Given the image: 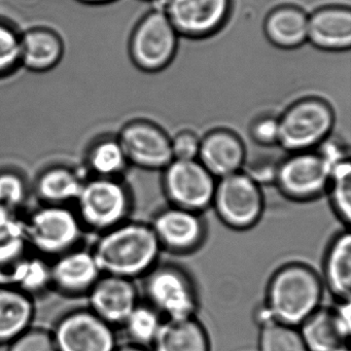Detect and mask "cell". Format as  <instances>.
Listing matches in <instances>:
<instances>
[{
  "label": "cell",
  "mask_w": 351,
  "mask_h": 351,
  "mask_svg": "<svg viewBox=\"0 0 351 351\" xmlns=\"http://www.w3.org/2000/svg\"><path fill=\"white\" fill-rule=\"evenodd\" d=\"M90 310L112 326H122L138 305V291L131 279L102 274L88 293Z\"/></svg>",
  "instance_id": "obj_16"
},
{
  "label": "cell",
  "mask_w": 351,
  "mask_h": 351,
  "mask_svg": "<svg viewBox=\"0 0 351 351\" xmlns=\"http://www.w3.org/2000/svg\"><path fill=\"white\" fill-rule=\"evenodd\" d=\"M198 161L215 178L241 171L246 163V149L241 139L231 131H210L200 141Z\"/></svg>",
  "instance_id": "obj_18"
},
{
  "label": "cell",
  "mask_w": 351,
  "mask_h": 351,
  "mask_svg": "<svg viewBox=\"0 0 351 351\" xmlns=\"http://www.w3.org/2000/svg\"><path fill=\"white\" fill-rule=\"evenodd\" d=\"M114 351H149L147 347L141 346V345L132 344L129 343L127 345H123L121 347H117Z\"/></svg>",
  "instance_id": "obj_38"
},
{
  "label": "cell",
  "mask_w": 351,
  "mask_h": 351,
  "mask_svg": "<svg viewBox=\"0 0 351 351\" xmlns=\"http://www.w3.org/2000/svg\"><path fill=\"white\" fill-rule=\"evenodd\" d=\"M180 34L162 9H156L141 18L135 25L129 54L135 66L145 73H158L173 61Z\"/></svg>",
  "instance_id": "obj_6"
},
{
  "label": "cell",
  "mask_w": 351,
  "mask_h": 351,
  "mask_svg": "<svg viewBox=\"0 0 351 351\" xmlns=\"http://www.w3.org/2000/svg\"><path fill=\"white\" fill-rule=\"evenodd\" d=\"M28 245L44 256H54L75 250L84 227L77 213L67 205L45 204L24 221Z\"/></svg>",
  "instance_id": "obj_5"
},
{
  "label": "cell",
  "mask_w": 351,
  "mask_h": 351,
  "mask_svg": "<svg viewBox=\"0 0 351 351\" xmlns=\"http://www.w3.org/2000/svg\"><path fill=\"white\" fill-rule=\"evenodd\" d=\"M152 346L153 351H210L208 335L195 316L164 319Z\"/></svg>",
  "instance_id": "obj_22"
},
{
  "label": "cell",
  "mask_w": 351,
  "mask_h": 351,
  "mask_svg": "<svg viewBox=\"0 0 351 351\" xmlns=\"http://www.w3.org/2000/svg\"><path fill=\"white\" fill-rule=\"evenodd\" d=\"M27 198V188L20 174L14 171L0 172V207L15 211Z\"/></svg>",
  "instance_id": "obj_32"
},
{
  "label": "cell",
  "mask_w": 351,
  "mask_h": 351,
  "mask_svg": "<svg viewBox=\"0 0 351 351\" xmlns=\"http://www.w3.org/2000/svg\"><path fill=\"white\" fill-rule=\"evenodd\" d=\"M151 227L162 250L176 254L194 252L206 233L200 213L172 205L156 215Z\"/></svg>",
  "instance_id": "obj_14"
},
{
  "label": "cell",
  "mask_w": 351,
  "mask_h": 351,
  "mask_svg": "<svg viewBox=\"0 0 351 351\" xmlns=\"http://www.w3.org/2000/svg\"><path fill=\"white\" fill-rule=\"evenodd\" d=\"M19 237H25L24 221L18 219L15 211L0 207V246Z\"/></svg>",
  "instance_id": "obj_36"
},
{
  "label": "cell",
  "mask_w": 351,
  "mask_h": 351,
  "mask_svg": "<svg viewBox=\"0 0 351 351\" xmlns=\"http://www.w3.org/2000/svg\"><path fill=\"white\" fill-rule=\"evenodd\" d=\"M21 32L11 22L0 18V80L7 79L21 69Z\"/></svg>",
  "instance_id": "obj_31"
},
{
  "label": "cell",
  "mask_w": 351,
  "mask_h": 351,
  "mask_svg": "<svg viewBox=\"0 0 351 351\" xmlns=\"http://www.w3.org/2000/svg\"><path fill=\"white\" fill-rule=\"evenodd\" d=\"M265 34L279 49L293 50L308 42V15L299 8H275L265 20Z\"/></svg>",
  "instance_id": "obj_21"
},
{
  "label": "cell",
  "mask_w": 351,
  "mask_h": 351,
  "mask_svg": "<svg viewBox=\"0 0 351 351\" xmlns=\"http://www.w3.org/2000/svg\"><path fill=\"white\" fill-rule=\"evenodd\" d=\"M162 10L180 36L201 40L226 25L232 0H164Z\"/></svg>",
  "instance_id": "obj_11"
},
{
  "label": "cell",
  "mask_w": 351,
  "mask_h": 351,
  "mask_svg": "<svg viewBox=\"0 0 351 351\" xmlns=\"http://www.w3.org/2000/svg\"><path fill=\"white\" fill-rule=\"evenodd\" d=\"M324 280L338 301H348L351 295V236L344 232L332 240L324 260Z\"/></svg>",
  "instance_id": "obj_24"
},
{
  "label": "cell",
  "mask_w": 351,
  "mask_h": 351,
  "mask_svg": "<svg viewBox=\"0 0 351 351\" xmlns=\"http://www.w3.org/2000/svg\"><path fill=\"white\" fill-rule=\"evenodd\" d=\"M119 141L129 164L147 170H164L172 161L171 138L163 129L145 120L127 123Z\"/></svg>",
  "instance_id": "obj_13"
},
{
  "label": "cell",
  "mask_w": 351,
  "mask_h": 351,
  "mask_svg": "<svg viewBox=\"0 0 351 351\" xmlns=\"http://www.w3.org/2000/svg\"><path fill=\"white\" fill-rule=\"evenodd\" d=\"M58 351H114V326L90 309L65 314L52 332Z\"/></svg>",
  "instance_id": "obj_12"
},
{
  "label": "cell",
  "mask_w": 351,
  "mask_h": 351,
  "mask_svg": "<svg viewBox=\"0 0 351 351\" xmlns=\"http://www.w3.org/2000/svg\"><path fill=\"white\" fill-rule=\"evenodd\" d=\"M164 318L147 303H141L122 324L130 343L147 347L155 340Z\"/></svg>",
  "instance_id": "obj_28"
},
{
  "label": "cell",
  "mask_w": 351,
  "mask_h": 351,
  "mask_svg": "<svg viewBox=\"0 0 351 351\" xmlns=\"http://www.w3.org/2000/svg\"><path fill=\"white\" fill-rule=\"evenodd\" d=\"M75 203L84 229L104 233L127 221L131 196L119 178H94L84 182Z\"/></svg>",
  "instance_id": "obj_4"
},
{
  "label": "cell",
  "mask_w": 351,
  "mask_h": 351,
  "mask_svg": "<svg viewBox=\"0 0 351 351\" xmlns=\"http://www.w3.org/2000/svg\"><path fill=\"white\" fill-rule=\"evenodd\" d=\"M308 42L328 52H342L351 47V12L349 8H322L308 16Z\"/></svg>",
  "instance_id": "obj_20"
},
{
  "label": "cell",
  "mask_w": 351,
  "mask_h": 351,
  "mask_svg": "<svg viewBox=\"0 0 351 351\" xmlns=\"http://www.w3.org/2000/svg\"><path fill=\"white\" fill-rule=\"evenodd\" d=\"M101 275L93 252L77 248L61 254L51 265L52 287L73 297L88 295Z\"/></svg>",
  "instance_id": "obj_17"
},
{
  "label": "cell",
  "mask_w": 351,
  "mask_h": 351,
  "mask_svg": "<svg viewBox=\"0 0 351 351\" xmlns=\"http://www.w3.org/2000/svg\"><path fill=\"white\" fill-rule=\"evenodd\" d=\"M34 317V298L13 285H0V344L28 330Z\"/></svg>",
  "instance_id": "obj_23"
},
{
  "label": "cell",
  "mask_w": 351,
  "mask_h": 351,
  "mask_svg": "<svg viewBox=\"0 0 351 351\" xmlns=\"http://www.w3.org/2000/svg\"><path fill=\"white\" fill-rule=\"evenodd\" d=\"M330 201L337 215L348 225L351 219V163L345 159L330 167Z\"/></svg>",
  "instance_id": "obj_30"
},
{
  "label": "cell",
  "mask_w": 351,
  "mask_h": 351,
  "mask_svg": "<svg viewBox=\"0 0 351 351\" xmlns=\"http://www.w3.org/2000/svg\"><path fill=\"white\" fill-rule=\"evenodd\" d=\"M86 163L94 178H119L129 162L117 136H104L93 141L87 151Z\"/></svg>",
  "instance_id": "obj_26"
},
{
  "label": "cell",
  "mask_w": 351,
  "mask_h": 351,
  "mask_svg": "<svg viewBox=\"0 0 351 351\" xmlns=\"http://www.w3.org/2000/svg\"><path fill=\"white\" fill-rule=\"evenodd\" d=\"M308 351H339L348 345L351 330V305L339 301L336 308H319L299 326Z\"/></svg>",
  "instance_id": "obj_15"
},
{
  "label": "cell",
  "mask_w": 351,
  "mask_h": 351,
  "mask_svg": "<svg viewBox=\"0 0 351 351\" xmlns=\"http://www.w3.org/2000/svg\"><path fill=\"white\" fill-rule=\"evenodd\" d=\"M147 303L164 319L195 316L198 308L196 287L186 271L174 265H156L145 275Z\"/></svg>",
  "instance_id": "obj_7"
},
{
  "label": "cell",
  "mask_w": 351,
  "mask_h": 351,
  "mask_svg": "<svg viewBox=\"0 0 351 351\" xmlns=\"http://www.w3.org/2000/svg\"><path fill=\"white\" fill-rule=\"evenodd\" d=\"M322 299V283L309 267L291 264L279 269L269 282L266 306L276 322L299 328Z\"/></svg>",
  "instance_id": "obj_2"
},
{
  "label": "cell",
  "mask_w": 351,
  "mask_h": 351,
  "mask_svg": "<svg viewBox=\"0 0 351 351\" xmlns=\"http://www.w3.org/2000/svg\"><path fill=\"white\" fill-rule=\"evenodd\" d=\"M161 250L151 225L126 221L101 233L92 252L102 274L133 280L157 265Z\"/></svg>",
  "instance_id": "obj_1"
},
{
  "label": "cell",
  "mask_w": 351,
  "mask_h": 351,
  "mask_svg": "<svg viewBox=\"0 0 351 351\" xmlns=\"http://www.w3.org/2000/svg\"><path fill=\"white\" fill-rule=\"evenodd\" d=\"M278 123L279 147L291 153L312 151L330 137L335 112L320 98H304L291 104Z\"/></svg>",
  "instance_id": "obj_3"
},
{
  "label": "cell",
  "mask_w": 351,
  "mask_h": 351,
  "mask_svg": "<svg viewBox=\"0 0 351 351\" xmlns=\"http://www.w3.org/2000/svg\"><path fill=\"white\" fill-rule=\"evenodd\" d=\"M330 167L317 151L299 152L279 162L276 182L279 190L293 200L317 198L328 188Z\"/></svg>",
  "instance_id": "obj_10"
},
{
  "label": "cell",
  "mask_w": 351,
  "mask_h": 351,
  "mask_svg": "<svg viewBox=\"0 0 351 351\" xmlns=\"http://www.w3.org/2000/svg\"><path fill=\"white\" fill-rule=\"evenodd\" d=\"M64 55V40L53 28L34 26L21 32V69L32 73H50L62 62Z\"/></svg>",
  "instance_id": "obj_19"
},
{
  "label": "cell",
  "mask_w": 351,
  "mask_h": 351,
  "mask_svg": "<svg viewBox=\"0 0 351 351\" xmlns=\"http://www.w3.org/2000/svg\"><path fill=\"white\" fill-rule=\"evenodd\" d=\"M260 351H308L299 328L274 319L260 324Z\"/></svg>",
  "instance_id": "obj_29"
},
{
  "label": "cell",
  "mask_w": 351,
  "mask_h": 351,
  "mask_svg": "<svg viewBox=\"0 0 351 351\" xmlns=\"http://www.w3.org/2000/svg\"><path fill=\"white\" fill-rule=\"evenodd\" d=\"M34 298L52 287L51 265L42 256H26L16 268L11 285Z\"/></svg>",
  "instance_id": "obj_27"
},
{
  "label": "cell",
  "mask_w": 351,
  "mask_h": 351,
  "mask_svg": "<svg viewBox=\"0 0 351 351\" xmlns=\"http://www.w3.org/2000/svg\"><path fill=\"white\" fill-rule=\"evenodd\" d=\"M84 182L77 170L67 166H53L38 176L36 193L45 204L67 205L75 202Z\"/></svg>",
  "instance_id": "obj_25"
},
{
  "label": "cell",
  "mask_w": 351,
  "mask_h": 351,
  "mask_svg": "<svg viewBox=\"0 0 351 351\" xmlns=\"http://www.w3.org/2000/svg\"><path fill=\"white\" fill-rule=\"evenodd\" d=\"M250 136L254 143L263 147H272L278 145V118L272 116H263L256 119L250 127Z\"/></svg>",
  "instance_id": "obj_35"
},
{
  "label": "cell",
  "mask_w": 351,
  "mask_h": 351,
  "mask_svg": "<svg viewBox=\"0 0 351 351\" xmlns=\"http://www.w3.org/2000/svg\"><path fill=\"white\" fill-rule=\"evenodd\" d=\"M9 351H58L52 332L30 326L10 343Z\"/></svg>",
  "instance_id": "obj_33"
},
{
  "label": "cell",
  "mask_w": 351,
  "mask_h": 351,
  "mask_svg": "<svg viewBox=\"0 0 351 351\" xmlns=\"http://www.w3.org/2000/svg\"><path fill=\"white\" fill-rule=\"evenodd\" d=\"M199 137L192 131L184 130L178 132L171 138V152L173 160L192 161L198 160L200 151Z\"/></svg>",
  "instance_id": "obj_34"
},
{
  "label": "cell",
  "mask_w": 351,
  "mask_h": 351,
  "mask_svg": "<svg viewBox=\"0 0 351 351\" xmlns=\"http://www.w3.org/2000/svg\"><path fill=\"white\" fill-rule=\"evenodd\" d=\"M163 171L164 192L172 206L199 213L211 206L217 178L198 160H173Z\"/></svg>",
  "instance_id": "obj_9"
},
{
  "label": "cell",
  "mask_w": 351,
  "mask_h": 351,
  "mask_svg": "<svg viewBox=\"0 0 351 351\" xmlns=\"http://www.w3.org/2000/svg\"><path fill=\"white\" fill-rule=\"evenodd\" d=\"M151 1H159V0H151ZM161 1H162V0H161ZM163 1H164V0H163Z\"/></svg>",
  "instance_id": "obj_40"
},
{
  "label": "cell",
  "mask_w": 351,
  "mask_h": 351,
  "mask_svg": "<svg viewBox=\"0 0 351 351\" xmlns=\"http://www.w3.org/2000/svg\"><path fill=\"white\" fill-rule=\"evenodd\" d=\"M77 3L89 7H101V5H108L114 3L117 0H77Z\"/></svg>",
  "instance_id": "obj_37"
},
{
  "label": "cell",
  "mask_w": 351,
  "mask_h": 351,
  "mask_svg": "<svg viewBox=\"0 0 351 351\" xmlns=\"http://www.w3.org/2000/svg\"><path fill=\"white\" fill-rule=\"evenodd\" d=\"M339 351H349V347L348 345H346V346L343 347V348H341Z\"/></svg>",
  "instance_id": "obj_39"
},
{
  "label": "cell",
  "mask_w": 351,
  "mask_h": 351,
  "mask_svg": "<svg viewBox=\"0 0 351 351\" xmlns=\"http://www.w3.org/2000/svg\"><path fill=\"white\" fill-rule=\"evenodd\" d=\"M211 205L228 227L246 230L262 217L264 198L260 184L241 170L219 178Z\"/></svg>",
  "instance_id": "obj_8"
}]
</instances>
